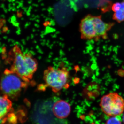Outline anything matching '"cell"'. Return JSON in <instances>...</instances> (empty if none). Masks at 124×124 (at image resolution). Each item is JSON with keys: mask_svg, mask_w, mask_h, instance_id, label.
Here are the masks:
<instances>
[{"mask_svg": "<svg viewBox=\"0 0 124 124\" xmlns=\"http://www.w3.org/2000/svg\"><path fill=\"white\" fill-rule=\"evenodd\" d=\"M53 111L54 115L58 118L64 119L68 117L70 113V106L64 100H58L54 104Z\"/></svg>", "mask_w": 124, "mask_h": 124, "instance_id": "6", "label": "cell"}, {"mask_svg": "<svg viewBox=\"0 0 124 124\" xmlns=\"http://www.w3.org/2000/svg\"><path fill=\"white\" fill-rule=\"evenodd\" d=\"M100 104L102 111L110 117L117 116L124 112V100L117 93H110L103 96Z\"/></svg>", "mask_w": 124, "mask_h": 124, "instance_id": "4", "label": "cell"}, {"mask_svg": "<svg viewBox=\"0 0 124 124\" xmlns=\"http://www.w3.org/2000/svg\"><path fill=\"white\" fill-rule=\"evenodd\" d=\"M29 83L9 69H6L1 77L0 90L11 100H16Z\"/></svg>", "mask_w": 124, "mask_h": 124, "instance_id": "2", "label": "cell"}, {"mask_svg": "<svg viewBox=\"0 0 124 124\" xmlns=\"http://www.w3.org/2000/svg\"><path fill=\"white\" fill-rule=\"evenodd\" d=\"M123 122H124V115H123Z\"/></svg>", "mask_w": 124, "mask_h": 124, "instance_id": "11", "label": "cell"}, {"mask_svg": "<svg viewBox=\"0 0 124 124\" xmlns=\"http://www.w3.org/2000/svg\"><path fill=\"white\" fill-rule=\"evenodd\" d=\"M80 31L82 39L90 40L97 38L93 16L89 15L81 20Z\"/></svg>", "mask_w": 124, "mask_h": 124, "instance_id": "5", "label": "cell"}, {"mask_svg": "<svg viewBox=\"0 0 124 124\" xmlns=\"http://www.w3.org/2000/svg\"><path fill=\"white\" fill-rule=\"evenodd\" d=\"M43 77L46 86L51 89L54 93L69 87L70 74L65 67L58 68L48 67L44 71Z\"/></svg>", "mask_w": 124, "mask_h": 124, "instance_id": "3", "label": "cell"}, {"mask_svg": "<svg viewBox=\"0 0 124 124\" xmlns=\"http://www.w3.org/2000/svg\"><path fill=\"white\" fill-rule=\"evenodd\" d=\"M93 20L97 38L104 36L112 26V24L104 22L100 16H93Z\"/></svg>", "mask_w": 124, "mask_h": 124, "instance_id": "7", "label": "cell"}, {"mask_svg": "<svg viewBox=\"0 0 124 124\" xmlns=\"http://www.w3.org/2000/svg\"><path fill=\"white\" fill-rule=\"evenodd\" d=\"M9 69L28 82L32 79L38 68L37 60L31 54L24 53L16 45L10 51L7 58Z\"/></svg>", "mask_w": 124, "mask_h": 124, "instance_id": "1", "label": "cell"}, {"mask_svg": "<svg viewBox=\"0 0 124 124\" xmlns=\"http://www.w3.org/2000/svg\"><path fill=\"white\" fill-rule=\"evenodd\" d=\"M12 108L11 99L6 95H0V120L8 116Z\"/></svg>", "mask_w": 124, "mask_h": 124, "instance_id": "8", "label": "cell"}, {"mask_svg": "<svg viewBox=\"0 0 124 124\" xmlns=\"http://www.w3.org/2000/svg\"><path fill=\"white\" fill-rule=\"evenodd\" d=\"M113 15V18L115 20L119 22L124 20V10L122 8L117 11H115Z\"/></svg>", "mask_w": 124, "mask_h": 124, "instance_id": "9", "label": "cell"}, {"mask_svg": "<svg viewBox=\"0 0 124 124\" xmlns=\"http://www.w3.org/2000/svg\"><path fill=\"white\" fill-rule=\"evenodd\" d=\"M106 124H122L121 121L116 116H112L108 119Z\"/></svg>", "mask_w": 124, "mask_h": 124, "instance_id": "10", "label": "cell"}]
</instances>
